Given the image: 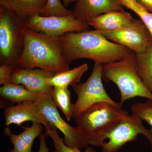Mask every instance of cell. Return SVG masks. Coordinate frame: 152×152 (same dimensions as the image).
I'll return each mask as SVG.
<instances>
[{"instance_id":"cell-5","label":"cell","mask_w":152,"mask_h":152,"mask_svg":"<svg viewBox=\"0 0 152 152\" xmlns=\"http://www.w3.org/2000/svg\"><path fill=\"white\" fill-rule=\"evenodd\" d=\"M25 21L0 8V62L18 66L24 45Z\"/></svg>"},{"instance_id":"cell-10","label":"cell","mask_w":152,"mask_h":152,"mask_svg":"<svg viewBox=\"0 0 152 152\" xmlns=\"http://www.w3.org/2000/svg\"><path fill=\"white\" fill-rule=\"evenodd\" d=\"M35 103L50 124L63 133L67 146L80 150L88 146L78 128L69 124L60 115L52 100L51 95L42 96Z\"/></svg>"},{"instance_id":"cell-7","label":"cell","mask_w":152,"mask_h":152,"mask_svg":"<svg viewBox=\"0 0 152 152\" xmlns=\"http://www.w3.org/2000/svg\"><path fill=\"white\" fill-rule=\"evenodd\" d=\"M144 135L151 145L152 151V134L144 126L142 121L132 114L120 120L110 128L105 134V142L102 147V152H117L129 142L137 140L139 134Z\"/></svg>"},{"instance_id":"cell-24","label":"cell","mask_w":152,"mask_h":152,"mask_svg":"<svg viewBox=\"0 0 152 152\" xmlns=\"http://www.w3.org/2000/svg\"><path fill=\"white\" fill-rule=\"evenodd\" d=\"M73 15V11L66 8L60 0H48L46 6L41 16H67Z\"/></svg>"},{"instance_id":"cell-13","label":"cell","mask_w":152,"mask_h":152,"mask_svg":"<svg viewBox=\"0 0 152 152\" xmlns=\"http://www.w3.org/2000/svg\"><path fill=\"white\" fill-rule=\"evenodd\" d=\"M124 11L119 0H77L72 11L76 18L88 24L102 14Z\"/></svg>"},{"instance_id":"cell-26","label":"cell","mask_w":152,"mask_h":152,"mask_svg":"<svg viewBox=\"0 0 152 152\" xmlns=\"http://www.w3.org/2000/svg\"><path fill=\"white\" fill-rule=\"evenodd\" d=\"M47 136L42 133L39 137V146L38 152H49L50 149L47 146L46 138Z\"/></svg>"},{"instance_id":"cell-23","label":"cell","mask_w":152,"mask_h":152,"mask_svg":"<svg viewBox=\"0 0 152 152\" xmlns=\"http://www.w3.org/2000/svg\"><path fill=\"white\" fill-rule=\"evenodd\" d=\"M130 109L133 115L150 125L152 134V100L148 99L144 103L133 104Z\"/></svg>"},{"instance_id":"cell-1","label":"cell","mask_w":152,"mask_h":152,"mask_svg":"<svg viewBox=\"0 0 152 152\" xmlns=\"http://www.w3.org/2000/svg\"><path fill=\"white\" fill-rule=\"evenodd\" d=\"M60 39L63 55L69 64L82 58L106 64L121 61L133 53L109 40L96 30L68 33Z\"/></svg>"},{"instance_id":"cell-19","label":"cell","mask_w":152,"mask_h":152,"mask_svg":"<svg viewBox=\"0 0 152 152\" xmlns=\"http://www.w3.org/2000/svg\"><path fill=\"white\" fill-rule=\"evenodd\" d=\"M135 59L139 75L145 86L152 94V42L145 51L135 54Z\"/></svg>"},{"instance_id":"cell-20","label":"cell","mask_w":152,"mask_h":152,"mask_svg":"<svg viewBox=\"0 0 152 152\" xmlns=\"http://www.w3.org/2000/svg\"><path fill=\"white\" fill-rule=\"evenodd\" d=\"M71 92L68 88L54 87L51 94L53 103L59 108L68 121L73 118V106L71 102Z\"/></svg>"},{"instance_id":"cell-6","label":"cell","mask_w":152,"mask_h":152,"mask_svg":"<svg viewBox=\"0 0 152 152\" xmlns=\"http://www.w3.org/2000/svg\"><path fill=\"white\" fill-rule=\"evenodd\" d=\"M102 64L94 63L91 75L86 82L75 84L72 86L77 96L73 106V118L95 104L107 103L122 107L119 103L114 101L108 95L104 88L102 81Z\"/></svg>"},{"instance_id":"cell-11","label":"cell","mask_w":152,"mask_h":152,"mask_svg":"<svg viewBox=\"0 0 152 152\" xmlns=\"http://www.w3.org/2000/svg\"><path fill=\"white\" fill-rule=\"evenodd\" d=\"M55 74L43 69L18 66L14 69L12 83L23 85L32 92L42 95H51L53 87L47 83V80Z\"/></svg>"},{"instance_id":"cell-22","label":"cell","mask_w":152,"mask_h":152,"mask_svg":"<svg viewBox=\"0 0 152 152\" xmlns=\"http://www.w3.org/2000/svg\"><path fill=\"white\" fill-rule=\"evenodd\" d=\"M123 7L130 9L140 17L152 36V13L150 12L135 0H119Z\"/></svg>"},{"instance_id":"cell-4","label":"cell","mask_w":152,"mask_h":152,"mask_svg":"<svg viewBox=\"0 0 152 152\" xmlns=\"http://www.w3.org/2000/svg\"><path fill=\"white\" fill-rule=\"evenodd\" d=\"M102 79L105 82H112L116 85L120 93L119 103L121 105L136 97L152 100V94L139 75L134 53L121 61L103 64Z\"/></svg>"},{"instance_id":"cell-8","label":"cell","mask_w":152,"mask_h":152,"mask_svg":"<svg viewBox=\"0 0 152 152\" xmlns=\"http://www.w3.org/2000/svg\"><path fill=\"white\" fill-rule=\"evenodd\" d=\"M29 29L51 37H61L70 32L89 30V25L76 18L75 15L67 16H42L36 15L25 20Z\"/></svg>"},{"instance_id":"cell-21","label":"cell","mask_w":152,"mask_h":152,"mask_svg":"<svg viewBox=\"0 0 152 152\" xmlns=\"http://www.w3.org/2000/svg\"><path fill=\"white\" fill-rule=\"evenodd\" d=\"M44 134L47 137H50L53 142L55 148L53 152H96L94 148L91 147H87L85 148L84 151L82 152L78 149L68 146L65 143L64 140L59 136L57 129L52 125L45 128Z\"/></svg>"},{"instance_id":"cell-9","label":"cell","mask_w":152,"mask_h":152,"mask_svg":"<svg viewBox=\"0 0 152 152\" xmlns=\"http://www.w3.org/2000/svg\"><path fill=\"white\" fill-rule=\"evenodd\" d=\"M99 31L109 40L136 54L145 51L152 42V36L141 19H134L130 24L114 31Z\"/></svg>"},{"instance_id":"cell-27","label":"cell","mask_w":152,"mask_h":152,"mask_svg":"<svg viewBox=\"0 0 152 152\" xmlns=\"http://www.w3.org/2000/svg\"><path fill=\"white\" fill-rule=\"evenodd\" d=\"M146 10L152 13V0H135Z\"/></svg>"},{"instance_id":"cell-15","label":"cell","mask_w":152,"mask_h":152,"mask_svg":"<svg viewBox=\"0 0 152 152\" xmlns=\"http://www.w3.org/2000/svg\"><path fill=\"white\" fill-rule=\"evenodd\" d=\"M134 19L124 11H114L96 17L88 24L100 31H114L130 24Z\"/></svg>"},{"instance_id":"cell-14","label":"cell","mask_w":152,"mask_h":152,"mask_svg":"<svg viewBox=\"0 0 152 152\" xmlns=\"http://www.w3.org/2000/svg\"><path fill=\"white\" fill-rule=\"evenodd\" d=\"M47 2L48 0H0V8L25 21L34 15H41Z\"/></svg>"},{"instance_id":"cell-17","label":"cell","mask_w":152,"mask_h":152,"mask_svg":"<svg viewBox=\"0 0 152 152\" xmlns=\"http://www.w3.org/2000/svg\"><path fill=\"white\" fill-rule=\"evenodd\" d=\"M2 101L12 104H19L26 101L36 102L44 95L31 91L22 85L12 83L2 85L0 88Z\"/></svg>"},{"instance_id":"cell-16","label":"cell","mask_w":152,"mask_h":152,"mask_svg":"<svg viewBox=\"0 0 152 152\" xmlns=\"http://www.w3.org/2000/svg\"><path fill=\"white\" fill-rule=\"evenodd\" d=\"M43 125L33 123L30 127H22L24 130L19 134L12 133L9 127L5 128L4 133L8 137L11 142L13 145L11 152H33L34 141L42 133Z\"/></svg>"},{"instance_id":"cell-28","label":"cell","mask_w":152,"mask_h":152,"mask_svg":"<svg viewBox=\"0 0 152 152\" xmlns=\"http://www.w3.org/2000/svg\"><path fill=\"white\" fill-rule=\"evenodd\" d=\"M77 0H63V5L64 7L69 5L70 4L76 2Z\"/></svg>"},{"instance_id":"cell-18","label":"cell","mask_w":152,"mask_h":152,"mask_svg":"<svg viewBox=\"0 0 152 152\" xmlns=\"http://www.w3.org/2000/svg\"><path fill=\"white\" fill-rule=\"evenodd\" d=\"M88 69L86 63L82 64L72 69L55 74L51 77L47 79V83L53 88H68L69 86L80 83L82 76Z\"/></svg>"},{"instance_id":"cell-25","label":"cell","mask_w":152,"mask_h":152,"mask_svg":"<svg viewBox=\"0 0 152 152\" xmlns=\"http://www.w3.org/2000/svg\"><path fill=\"white\" fill-rule=\"evenodd\" d=\"M15 67L9 64L1 65L0 67V84L12 83V77Z\"/></svg>"},{"instance_id":"cell-12","label":"cell","mask_w":152,"mask_h":152,"mask_svg":"<svg viewBox=\"0 0 152 152\" xmlns=\"http://www.w3.org/2000/svg\"><path fill=\"white\" fill-rule=\"evenodd\" d=\"M5 125L9 127L12 124L20 126L26 122L41 124L45 128L50 126L35 102L26 101L15 105L11 106L4 111Z\"/></svg>"},{"instance_id":"cell-3","label":"cell","mask_w":152,"mask_h":152,"mask_svg":"<svg viewBox=\"0 0 152 152\" xmlns=\"http://www.w3.org/2000/svg\"><path fill=\"white\" fill-rule=\"evenodd\" d=\"M129 115L122 107L107 103L95 104L75 118L77 127L88 145L102 147L105 134L113 125Z\"/></svg>"},{"instance_id":"cell-2","label":"cell","mask_w":152,"mask_h":152,"mask_svg":"<svg viewBox=\"0 0 152 152\" xmlns=\"http://www.w3.org/2000/svg\"><path fill=\"white\" fill-rule=\"evenodd\" d=\"M63 53L60 37H51L28 29L18 66L43 69L55 74L70 69Z\"/></svg>"}]
</instances>
